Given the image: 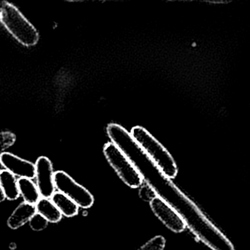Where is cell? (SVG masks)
<instances>
[{"mask_svg": "<svg viewBox=\"0 0 250 250\" xmlns=\"http://www.w3.org/2000/svg\"><path fill=\"white\" fill-rule=\"evenodd\" d=\"M37 214L35 205L23 203L13 211L7 220V226L10 228L16 230L24 226L30 221L31 219Z\"/></svg>", "mask_w": 250, "mask_h": 250, "instance_id": "cell-8", "label": "cell"}, {"mask_svg": "<svg viewBox=\"0 0 250 250\" xmlns=\"http://www.w3.org/2000/svg\"><path fill=\"white\" fill-rule=\"evenodd\" d=\"M16 136L10 132H0V155L14 145Z\"/></svg>", "mask_w": 250, "mask_h": 250, "instance_id": "cell-13", "label": "cell"}, {"mask_svg": "<svg viewBox=\"0 0 250 250\" xmlns=\"http://www.w3.org/2000/svg\"><path fill=\"white\" fill-rule=\"evenodd\" d=\"M166 247V239L163 236H157L137 250H163Z\"/></svg>", "mask_w": 250, "mask_h": 250, "instance_id": "cell-14", "label": "cell"}, {"mask_svg": "<svg viewBox=\"0 0 250 250\" xmlns=\"http://www.w3.org/2000/svg\"><path fill=\"white\" fill-rule=\"evenodd\" d=\"M19 192L23 197L24 202L30 205H35L41 199V194L38 186L31 179L21 178L18 180Z\"/></svg>", "mask_w": 250, "mask_h": 250, "instance_id": "cell-11", "label": "cell"}, {"mask_svg": "<svg viewBox=\"0 0 250 250\" xmlns=\"http://www.w3.org/2000/svg\"><path fill=\"white\" fill-rule=\"evenodd\" d=\"M54 185L58 192L74 201L79 207L89 208L94 204L93 196L83 186L75 182L65 172L54 173Z\"/></svg>", "mask_w": 250, "mask_h": 250, "instance_id": "cell-4", "label": "cell"}, {"mask_svg": "<svg viewBox=\"0 0 250 250\" xmlns=\"http://www.w3.org/2000/svg\"><path fill=\"white\" fill-rule=\"evenodd\" d=\"M6 1H0V12L2 10L3 7H4V4H5Z\"/></svg>", "mask_w": 250, "mask_h": 250, "instance_id": "cell-18", "label": "cell"}, {"mask_svg": "<svg viewBox=\"0 0 250 250\" xmlns=\"http://www.w3.org/2000/svg\"><path fill=\"white\" fill-rule=\"evenodd\" d=\"M0 164L4 170L15 176L23 179H33L35 178V164L27 160L23 159L14 154L4 152L0 155Z\"/></svg>", "mask_w": 250, "mask_h": 250, "instance_id": "cell-7", "label": "cell"}, {"mask_svg": "<svg viewBox=\"0 0 250 250\" xmlns=\"http://www.w3.org/2000/svg\"><path fill=\"white\" fill-rule=\"evenodd\" d=\"M150 206L156 217L172 231L182 233L186 228L187 223L182 215L160 197L153 198Z\"/></svg>", "mask_w": 250, "mask_h": 250, "instance_id": "cell-5", "label": "cell"}, {"mask_svg": "<svg viewBox=\"0 0 250 250\" xmlns=\"http://www.w3.org/2000/svg\"><path fill=\"white\" fill-rule=\"evenodd\" d=\"M140 195H141V198L142 199L145 200V201L149 200L150 201L156 197L155 193H154L153 189L148 186L141 188Z\"/></svg>", "mask_w": 250, "mask_h": 250, "instance_id": "cell-16", "label": "cell"}, {"mask_svg": "<svg viewBox=\"0 0 250 250\" xmlns=\"http://www.w3.org/2000/svg\"><path fill=\"white\" fill-rule=\"evenodd\" d=\"M0 185L6 199L16 201L20 197L19 183L16 176L6 170L0 171Z\"/></svg>", "mask_w": 250, "mask_h": 250, "instance_id": "cell-9", "label": "cell"}, {"mask_svg": "<svg viewBox=\"0 0 250 250\" xmlns=\"http://www.w3.org/2000/svg\"><path fill=\"white\" fill-rule=\"evenodd\" d=\"M5 199L2 189H1V185H0V203L3 202Z\"/></svg>", "mask_w": 250, "mask_h": 250, "instance_id": "cell-17", "label": "cell"}, {"mask_svg": "<svg viewBox=\"0 0 250 250\" xmlns=\"http://www.w3.org/2000/svg\"><path fill=\"white\" fill-rule=\"evenodd\" d=\"M35 164L38 190L42 198L49 199L55 193L56 189L52 163L47 157H41L37 159Z\"/></svg>", "mask_w": 250, "mask_h": 250, "instance_id": "cell-6", "label": "cell"}, {"mask_svg": "<svg viewBox=\"0 0 250 250\" xmlns=\"http://www.w3.org/2000/svg\"><path fill=\"white\" fill-rule=\"evenodd\" d=\"M48 225V220L38 213L29 221V226L34 231H42L46 228Z\"/></svg>", "mask_w": 250, "mask_h": 250, "instance_id": "cell-15", "label": "cell"}, {"mask_svg": "<svg viewBox=\"0 0 250 250\" xmlns=\"http://www.w3.org/2000/svg\"><path fill=\"white\" fill-rule=\"evenodd\" d=\"M35 207L37 213L46 219L48 223H57L62 220V214L51 200L41 198Z\"/></svg>", "mask_w": 250, "mask_h": 250, "instance_id": "cell-10", "label": "cell"}, {"mask_svg": "<svg viewBox=\"0 0 250 250\" xmlns=\"http://www.w3.org/2000/svg\"><path fill=\"white\" fill-rule=\"evenodd\" d=\"M130 134L163 176L170 179L176 178L178 168L174 159L156 138L141 126L132 128Z\"/></svg>", "mask_w": 250, "mask_h": 250, "instance_id": "cell-1", "label": "cell"}, {"mask_svg": "<svg viewBox=\"0 0 250 250\" xmlns=\"http://www.w3.org/2000/svg\"><path fill=\"white\" fill-rule=\"evenodd\" d=\"M51 201L65 217H74L79 212V205L61 192H55L51 197Z\"/></svg>", "mask_w": 250, "mask_h": 250, "instance_id": "cell-12", "label": "cell"}, {"mask_svg": "<svg viewBox=\"0 0 250 250\" xmlns=\"http://www.w3.org/2000/svg\"><path fill=\"white\" fill-rule=\"evenodd\" d=\"M104 152L107 161L128 186L135 189L142 185V175L117 145L108 142L104 146Z\"/></svg>", "mask_w": 250, "mask_h": 250, "instance_id": "cell-3", "label": "cell"}, {"mask_svg": "<svg viewBox=\"0 0 250 250\" xmlns=\"http://www.w3.org/2000/svg\"><path fill=\"white\" fill-rule=\"evenodd\" d=\"M0 22L13 36L25 46H33L39 41V33L36 28L16 6L8 1H5L0 12Z\"/></svg>", "mask_w": 250, "mask_h": 250, "instance_id": "cell-2", "label": "cell"}]
</instances>
